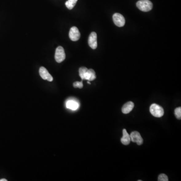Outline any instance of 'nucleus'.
<instances>
[{
    "mask_svg": "<svg viewBox=\"0 0 181 181\" xmlns=\"http://www.w3.org/2000/svg\"><path fill=\"white\" fill-rule=\"evenodd\" d=\"M73 87L75 88L82 89L83 87V82H76L73 83Z\"/></svg>",
    "mask_w": 181,
    "mask_h": 181,
    "instance_id": "17",
    "label": "nucleus"
},
{
    "mask_svg": "<svg viewBox=\"0 0 181 181\" xmlns=\"http://www.w3.org/2000/svg\"><path fill=\"white\" fill-rule=\"evenodd\" d=\"M7 180H6V179H1V180H0V181H7Z\"/></svg>",
    "mask_w": 181,
    "mask_h": 181,
    "instance_id": "18",
    "label": "nucleus"
},
{
    "mask_svg": "<svg viewBox=\"0 0 181 181\" xmlns=\"http://www.w3.org/2000/svg\"><path fill=\"white\" fill-rule=\"evenodd\" d=\"M66 106L67 108L72 110H76L80 106L79 103L75 100H70L67 101L66 103Z\"/></svg>",
    "mask_w": 181,
    "mask_h": 181,
    "instance_id": "10",
    "label": "nucleus"
},
{
    "mask_svg": "<svg viewBox=\"0 0 181 181\" xmlns=\"http://www.w3.org/2000/svg\"><path fill=\"white\" fill-rule=\"evenodd\" d=\"M39 75L40 77L45 80H47L49 82H52L53 81V77L49 73L46 69L41 66L39 69Z\"/></svg>",
    "mask_w": 181,
    "mask_h": 181,
    "instance_id": "7",
    "label": "nucleus"
},
{
    "mask_svg": "<svg viewBox=\"0 0 181 181\" xmlns=\"http://www.w3.org/2000/svg\"><path fill=\"white\" fill-rule=\"evenodd\" d=\"M113 20L114 24L118 27H123L125 23L124 17L119 13H115L114 14Z\"/></svg>",
    "mask_w": 181,
    "mask_h": 181,
    "instance_id": "4",
    "label": "nucleus"
},
{
    "mask_svg": "<svg viewBox=\"0 0 181 181\" xmlns=\"http://www.w3.org/2000/svg\"><path fill=\"white\" fill-rule=\"evenodd\" d=\"M65 58V50L62 46H58L55 50V60L57 62L61 63Z\"/></svg>",
    "mask_w": 181,
    "mask_h": 181,
    "instance_id": "3",
    "label": "nucleus"
},
{
    "mask_svg": "<svg viewBox=\"0 0 181 181\" xmlns=\"http://www.w3.org/2000/svg\"><path fill=\"white\" fill-rule=\"evenodd\" d=\"M89 45L93 49H95L97 47V35L95 32L90 34L88 39Z\"/></svg>",
    "mask_w": 181,
    "mask_h": 181,
    "instance_id": "8",
    "label": "nucleus"
},
{
    "mask_svg": "<svg viewBox=\"0 0 181 181\" xmlns=\"http://www.w3.org/2000/svg\"><path fill=\"white\" fill-rule=\"evenodd\" d=\"M175 115L177 119H181V108L178 107L175 110Z\"/></svg>",
    "mask_w": 181,
    "mask_h": 181,
    "instance_id": "15",
    "label": "nucleus"
},
{
    "mask_svg": "<svg viewBox=\"0 0 181 181\" xmlns=\"http://www.w3.org/2000/svg\"><path fill=\"white\" fill-rule=\"evenodd\" d=\"M89 73L90 74V79L89 81H92L95 80L96 78V73L95 71L93 69H88Z\"/></svg>",
    "mask_w": 181,
    "mask_h": 181,
    "instance_id": "14",
    "label": "nucleus"
},
{
    "mask_svg": "<svg viewBox=\"0 0 181 181\" xmlns=\"http://www.w3.org/2000/svg\"><path fill=\"white\" fill-rule=\"evenodd\" d=\"M88 83L89 84H91V83H90V82H89H89H88Z\"/></svg>",
    "mask_w": 181,
    "mask_h": 181,
    "instance_id": "19",
    "label": "nucleus"
},
{
    "mask_svg": "<svg viewBox=\"0 0 181 181\" xmlns=\"http://www.w3.org/2000/svg\"><path fill=\"white\" fill-rule=\"evenodd\" d=\"M80 36V32L78 28L76 27H72L69 32V37L71 40L73 41H76L79 40Z\"/></svg>",
    "mask_w": 181,
    "mask_h": 181,
    "instance_id": "5",
    "label": "nucleus"
},
{
    "mask_svg": "<svg viewBox=\"0 0 181 181\" xmlns=\"http://www.w3.org/2000/svg\"><path fill=\"white\" fill-rule=\"evenodd\" d=\"M77 1V0H68V1L65 2V6L69 10H72L75 7Z\"/></svg>",
    "mask_w": 181,
    "mask_h": 181,
    "instance_id": "12",
    "label": "nucleus"
},
{
    "mask_svg": "<svg viewBox=\"0 0 181 181\" xmlns=\"http://www.w3.org/2000/svg\"><path fill=\"white\" fill-rule=\"evenodd\" d=\"M88 69L86 67H81L79 69V75L82 80H84V76L86 72H87Z\"/></svg>",
    "mask_w": 181,
    "mask_h": 181,
    "instance_id": "13",
    "label": "nucleus"
},
{
    "mask_svg": "<svg viewBox=\"0 0 181 181\" xmlns=\"http://www.w3.org/2000/svg\"><path fill=\"white\" fill-rule=\"evenodd\" d=\"M158 181H168V177L164 174H162L159 175V176L158 177Z\"/></svg>",
    "mask_w": 181,
    "mask_h": 181,
    "instance_id": "16",
    "label": "nucleus"
},
{
    "mask_svg": "<svg viewBox=\"0 0 181 181\" xmlns=\"http://www.w3.org/2000/svg\"><path fill=\"white\" fill-rule=\"evenodd\" d=\"M136 6L143 12H148L152 9L153 5L149 0H140L136 3Z\"/></svg>",
    "mask_w": 181,
    "mask_h": 181,
    "instance_id": "1",
    "label": "nucleus"
},
{
    "mask_svg": "<svg viewBox=\"0 0 181 181\" xmlns=\"http://www.w3.org/2000/svg\"><path fill=\"white\" fill-rule=\"evenodd\" d=\"M122 132H123V136L121 139V143L124 145H128L131 141L130 135L128 133L125 129H123Z\"/></svg>",
    "mask_w": 181,
    "mask_h": 181,
    "instance_id": "11",
    "label": "nucleus"
},
{
    "mask_svg": "<svg viewBox=\"0 0 181 181\" xmlns=\"http://www.w3.org/2000/svg\"><path fill=\"white\" fill-rule=\"evenodd\" d=\"M130 139L133 143H136L138 145H140L143 144L144 140L140 133L137 132H133L130 135Z\"/></svg>",
    "mask_w": 181,
    "mask_h": 181,
    "instance_id": "6",
    "label": "nucleus"
},
{
    "mask_svg": "<svg viewBox=\"0 0 181 181\" xmlns=\"http://www.w3.org/2000/svg\"><path fill=\"white\" fill-rule=\"evenodd\" d=\"M149 111L155 117H161L164 114L163 108L158 104H153L151 105Z\"/></svg>",
    "mask_w": 181,
    "mask_h": 181,
    "instance_id": "2",
    "label": "nucleus"
},
{
    "mask_svg": "<svg viewBox=\"0 0 181 181\" xmlns=\"http://www.w3.org/2000/svg\"><path fill=\"white\" fill-rule=\"evenodd\" d=\"M134 104L132 102H128L123 105L122 108V112L124 114H128L134 108Z\"/></svg>",
    "mask_w": 181,
    "mask_h": 181,
    "instance_id": "9",
    "label": "nucleus"
}]
</instances>
